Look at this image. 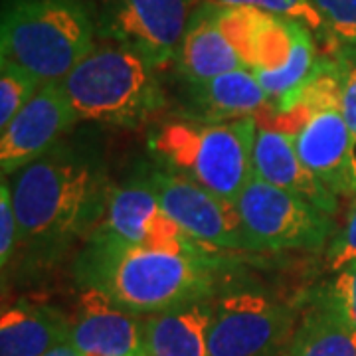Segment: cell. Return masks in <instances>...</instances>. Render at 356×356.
Returning <instances> with one entry per match:
<instances>
[{
	"label": "cell",
	"mask_w": 356,
	"mask_h": 356,
	"mask_svg": "<svg viewBox=\"0 0 356 356\" xmlns=\"http://www.w3.org/2000/svg\"><path fill=\"white\" fill-rule=\"evenodd\" d=\"M325 261L329 271L334 273L339 269H343L346 264L356 259V196L353 198V204L346 212L343 226L337 229L334 238L325 250Z\"/></svg>",
	"instance_id": "26"
},
{
	"label": "cell",
	"mask_w": 356,
	"mask_h": 356,
	"mask_svg": "<svg viewBox=\"0 0 356 356\" xmlns=\"http://www.w3.org/2000/svg\"><path fill=\"white\" fill-rule=\"evenodd\" d=\"M281 356H356V329L311 297Z\"/></svg>",
	"instance_id": "19"
},
{
	"label": "cell",
	"mask_w": 356,
	"mask_h": 356,
	"mask_svg": "<svg viewBox=\"0 0 356 356\" xmlns=\"http://www.w3.org/2000/svg\"><path fill=\"white\" fill-rule=\"evenodd\" d=\"M255 133V117L224 123L182 117L149 133V153L154 165L234 202L254 177Z\"/></svg>",
	"instance_id": "4"
},
{
	"label": "cell",
	"mask_w": 356,
	"mask_h": 356,
	"mask_svg": "<svg viewBox=\"0 0 356 356\" xmlns=\"http://www.w3.org/2000/svg\"><path fill=\"white\" fill-rule=\"evenodd\" d=\"M70 343V318L58 309L18 301L2 309L0 356H42Z\"/></svg>",
	"instance_id": "17"
},
{
	"label": "cell",
	"mask_w": 356,
	"mask_h": 356,
	"mask_svg": "<svg viewBox=\"0 0 356 356\" xmlns=\"http://www.w3.org/2000/svg\"><path fill=\"white\" fill-rule=\"evenodd\" d=\"M42 356H83V355H81V353H79L72 343H64V344H58L56 348H51L50 353H46V355H42Z\"/></svg>",
	"instance_id": "27"
},
{
	"label": "cell",
	"mask_w": 356,
	"mask_h": 356,
	"mask_svg": "<svg viewBox=\"0 0 356 356\" xmlns=\"http://www.w3.org/2000/svg\"><path fill=\"white\" fill-rule=\"evenodd\" d=\"M177 74L184 83H200L245 67L214 18L212 2H198L191 16L177 58Z\"/></svg>",
	"instance_id": "16"
},
{
	"label": "cell",
	"mask_w": 356,
	"mask_h": 356,
	"mask_svg": "<svg viewBox=\"0 0 356 356\" xmlns=\"http://www.w3.org/2000/svg\"><path fill=\"white\" fill-rule=\"evenodd\" d=\"M79 121L62 83H42L20 113L2 129L0 170L13 177L62 143Z\"/></svg>",
	"instance_id": "11"
},
{
	"label": "cell",
	"mask_w": 356,
	"mask_h": 356,
	"mask_svg": "<svg viewBox=\"0 0 356 356\" xmlns=\"http://www.w3.org/2000/svg\"><path fill=\"white\" fill-rule=\"evenodd\" d=\"M97 44L95 10L86 0H4L0 60L40 83H60Z\"/></svg>",
	"instance_id": "3"
},
{
	"label": "cell",
	"mask_w": 356,
	"mask_h": 356,
	"mask_svg": "<svg viewBox=\"0 0 356 356\" xmlns=\"http://www.w3.org/2000/svg\"><path fill=\"white\" fill-rule=\"evenodd\" d=\"M311 297L356 329V259L334 271Z\"/></svg>",
	"instance_id": "23"
},
{
	"label": "cell",
	"mask_w": 356,
	"mask_h": 356,
	"mask_svg": "<svg viewBox=\"0 0 356 356\" xmlns=\"http://www.w3.org/2000/svg\"><path fill=\"white\" fill-rule=\"evenodd\" d=\"M200 0H99L97 38L139 51L161 70L175 62Z\"/></svg>",
	"instance_id": "8"
},
{
	"label": "cell",
	"mask_w": 356,
	"mask_h": 356,
	"mask_svg": "<svg viewBox=\"0 0 356 356\" xmlns=\"http://www.w3.org/2000/svg\"><path fill=\"white\" fill-rule=\"evenodd\" d=\"M135 356H149L147 353H140V355H135Z\"/></svg>",
	"instance_id": "28"
},
{
	"label": "cell",
	"mask_w": 356,
	"mask_h": 356,
	"mask_svg": "<svg viewBox=\"0 0 356 356\" xmlns=\"http://www.w3.org/2000/svg\"><path fill=\"white\" fill-rule=\"evenodd\" d=\"M70 343L81 355H140L145 353V317L95 289H83L76 315L70 318Z\"/></svg>",
	"instance_id": "12"
},
{
	"label": "cell",
	"mask_w": 356,
	"mask_h": 356,
	"mask_svg": "<svg viewBox=\"0 0 356 356\" xmlns=\"http://www.w3.org/2000/svg\"><path fill=\"white\" fill-rule=\"evenodd\" d=\"M202 2H212V4H220V6H248V8H257L264 13L289 18V20L307 26L315 34V38L327 42L332 48L327 24L311 0H202Z\"/></svg>",
	"instance_id": "21"
},
{
	"label": "cell",
	"mask_w": 356,
	"mask_h": 356,
	"mask_svg": "<svg viewBox=\"0 0 356 356\" xmlns=\"http://www.w3.org/2000/svg\"><path fill=\"white\" fill-rule=\"evenodd\" d=\"M40 86L38 79L20 65L0 60V131L8 127Z\"/></svg>",
	"instance_id": "22"
},
{
	"label": "cell",
	"mask_w": 356,
	"mask_h": 356,
	"mask_svg": "<svg viewBox=\"0 0 356 356\" xmlns=\"http://www.w3.org/2000/svg\"><path fill=\"white\" fill-rule=\"evenodd\" d=\"M315 34L301 22L295 24V40L287 64L275 72H254L269 99H283L299 88L318 62Z\"/></svg>",
	"instance_id": "20"
},
{
	"label": "cell",
	"mask_w": 356,
	"mask_h": 356,
	"mask_svg": "<svg viewBox=\"0 0 356 356\" xmlns=\"http://www.w3.org/2000/svg\"><path fill=\"white\" fill-rule=\"evenodd\" d=\"M210 321L212 299L147 315L145 353L149 356H210Z\"/></svg>",
	"instance_id": "18"
},
{
	"label": "cell",
	"mask_w": 356,
	"mask_h": 356,
	"mask_svg": "<svg viewBox=\"0 0 356 356\" xmlns=\"http://www.w3.org/2000/svg\"><path fill=\"white\" fill-rule=\"evenodd\" d=\"M297 309L259 287H224L212 297L210 356H277L295 331Z\"/></svg>",
	"instance_id": "7"
},
{
	"label": "cell",
	"mask_w": 356,
	"mask_h": 356,
	"mask_svg": "<svg viewBox=\"0 0 356 356\" xmlns=\"http://www.w3.org/2000/svg\"><path fill=\"white\" fill-rule=\"evenodd\" d=\"M168 216L192 240L218 252H252L236 204L159 165L137 168Z\"/></svg>",
	"instance_id": "9"
},
{
	"label": "cell",
	"mask_w": 356,
	"mask_h": 356,
	"mask_svg": "<svg viewBox=\"0 0 356 356\" xmlns=\"http://www.w3.org/2000/svg\"><path fill=\"white\" fill-rule=\"evenodd\" d=\"M95 232L113 236L123 242L177 254H224L192 240L163 210L156 194L139 170H135L129 180L111 188L102 224Z\"/></svg>",
	"instance_id": "10"
},
{
	"label": "cell",
	"mask_w": 356,
	"mask_h": 356,
	"mask_svg": "<svg viewBox=\"0 0 356 356\" xmlns=\"http://www.w3.org/2000/svg\"><path fill=\"white\" fill-rule=\"evenodd\" d=\"M299 159L337 196H344V170L350 149V131L341 105L325 107L293 137Z\"/></svg>",
	"instance_id": "15"
},
{
	"label": "cell",
	"mask_w": 356,
	"mask_h": 356,
	"mask_svg": "<svg viewBox=\"0 0 356 356\" xmlns=\"http://www.w3.org/2000/svg\"><path fill=\"white\" fill-rule=\"evenodd\" d=\"M234 204L252 252L327 250L339 229L334 216L257 177H252Z\"/></svg>",
	"instance_id": "6"
},
{
	"label": "cell",
	"mask_w": 356,
	"mask_h": 356,
	"mask_svg": "<svg viewBox=\"0 0 356 356\" xmlns=\"http://www.w3.org/2000/svg\"><path fill=\"white\" fill-rule=\"evenodd\" d=\"M269 97L252 70L242 67L200 83H186L182 115L204 123H224L242 117H257Z\"/></svg>",
	"instance_id": "14"
},
{
	"label": "cell",
	"mask_w": 356,
	"mask_h": 356,
	"mask_svg": "<svg viewBox=\"0 0 356 356\" xmlns=\"http://www.w3.org/2000/svg\"><path fill=\"white\" fill-rule=\"evenodd\" d=\"M254 177L305 198L327 214L339 212V196L318 180L299 159L293 137L257 125L254 143Z\"/></svg>",
	"instance_id": "13"
},
{
	"label": "cell",
	"mask_w": 356,
	"mask_h": 356,
	"mask_svg": "<svg viewBox=\"0 0 356 356\" xmlns=\"http://www.w3.org/2000/svg\"><path fill=\"white\" fill-rule=\"evenodd\" d=\"M325 20L332 48L356 46V0H311ZM331 48V50H332Z\"/></svg>",
	"instance_id": "24"
},
{
	"label": "cell",
	"mask_w": 356,
	"mask_h": 356,
	"mask_svg": "<svg viewBox=\"0 0 356 356\" xmlns=\"http://www.w3.org/2000/svg\"><path fill=\"white\" fill-rule=\"evenodd\" d=\"M60 83L79 121L135 129L165 103L156 67L111 40H99Z\"/></svg>",
	"instance_id": "5"
},
{
	"label": "cell",
	"mask_w": 356,
	"mask_h": 356,
	"mask_svg": "<svg viewBox=\"0 0 356 356\" xmlns=\"http://www.w3.org/2000/svg\"><path fill=\"white\" fill-rule=\"evenodd\" d=\"M18 248V220L14 212L13 191L8 178L2 177L0 182V266H2V280L6 269L13 261L14 252Z\"/></svg>",
	"instance_id": "25"
},
{
	"label": "cell",
	"mask_w": 356,
	"mask_h": 356,
	"mask_svg": "<svg viewBox=\"0 0 356 356\" xmlns=\"http://www.w3.org/2000/svg\"><path fill=\"white\" fill-rule=\"evenodd\" d=\"M220 273L222 255L177 254L102 232L91 234L74 264L81 289L103 293L140 317L212 299Z\"/></svg>",
	"instance_id": "2"
},
{
	"label": "cell",
	"mask_w": 356,
	"mask_h": 356,
	"mask_svg": "<svg viewBox=\"0 0 356 356\" xmlns=\"http://www.w3.org/2000/svg\"><path fill=\"white\" fill-rule=\"evenodd\" d=\"M18 245L26 266L58 264L99 228L111 194L102 149L86 137L64 139L13 177Z\"/></svg>",
	"instance_id": "1"
}]
</instances>
